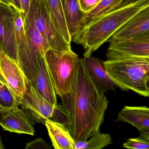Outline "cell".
<instances>
[{
	"label": "cell",
	"instance_id": "obj_26",
	"mask_svg": "<svg viewBox=\"0 0 149 149\" xmlns=\"http://www.w3.org/2000/svg\"><path fill=\"white\" fill-rule=\"evenodd\" d=\"M6 1L8 6L22 12L21 5L20 0H6Z\"/></svg>",
	"mask_w": 149,
	"mask_h": 149
},
{
	"label": "cell",
	"instance_id": "obj_32",
	"mask_svg": "<svg viewBox=\"0 0 149 149\" xmlns=\"http://www.w3.org/2000/svg\"><path fill=\"white\" fill-rule=\"evenodd\" d=\"M0 1H1V2H2L3 4H5V5H7V4H6V0H0Z\"/></svg>",
	"mask_w": 149,
	"mask_h": 149
},
{
	"label": "cell",
	"instance_id": "obj_23",
	"mask_svg": "<svg viewBox=\"0 0 149 149\" xmlns=\"http://www.w3.org/2000/svg\"><path fill=\"white\" fill-rule=\"evenodd\" d=\"M123 146L128 149H149V141L139 137L136 138L129 139Z\"/></svg>",
	"mask_w": 149,
	"mask_h": 149
},
{
	"label": "cell",
	"instance_id": "obj_33",
	"mask_svg": "<svg viewBox=\"0 0 149 149\" xmlns=\"http://www.w3.org/2000/svg\"><path fill=\"white\" fill-rule=\"evenodd\" d=\"M0 3H2V4H3V3H2V2H1V1H0Z\"/></svg>",
	"mask_w": 149,
	"mask_h": 149
},
{
	"label": "cell",
	"instance_id": "obj_24",
	"mask_svg": "<svg viewBox=\"0 0 149 149\" xmlns=\"http://www.w3.org/2000/svg\"><path fill=\"white\" fill-rule=\"evenodd\" d=\"M25 149H52V147L42 139L38 138L27 143L26 145Z\"/></svg>",
	"mask_w": 149,
	"mask_h": 149
},
{
	"label": "cell",
	"instance_id": "obj_1",
	"mask_svg": "<svg viewBox=\"0 0 149 149\" xmlns=\"http://www.w3.org/2000/svg\"><path fill=\"white\" fill-rule=\"evenodd\" d=\"M66 128L75 142L86 141L100 131L109 101L100 91L80 59L71 90L60 97Z\"/></svg>",
	"mask_w": 149,
	"mask_h": 149
},
{
	"label": "cell",
	"instance_id": "obj_17",
	"mask_svg": "<svg viewBox=\"0 0 149 149\" xmlns=\"http://www.w3.org/2000/svg\"><path fill=\"white\" fill-rule=\"evenodd\" d=\"M116 121L130 124L138 130L149 128V108L125 106L118 113Z\"/></svg>",
	"mask_w": 149,
	"mask_h": 149
},
{
	"label": "cell",
	"instance_id": "obj_25",
	"mask_svg": "<svg viewBox=\"0 0 149 149\" xmlns=\"http://www.w3.org/2000/svg\"><path fill=\"white\" fill-rule=\"evenodd\" d=\"M82 11L88 13L93 10L102 0H78Z\"/></svg>",
	"mask_w": 149,
	"mask_h": 149
},
{
	"label": "cell",
	"instance_id": "obj_12",
	"mask_svg": "<svg viewBox=\"0 0 149 149\" xmlns=\"http://www.w3.org/2000/svg\"><path fill=\"white\" fill-rule=\"evenodd\" d=\"M148 34L149 6L141 10L126 22L109 40H127Z\"/></svg>",
	"mask_w": 149,
	"mask_h": 149
},
{
	"label": "cell",
	"instance_id": "obj_5",
	"mask_svg": "<svg viewBox=\"0 0 149 149\" xmlns=\"http://www.w3.org/2000/svg\"><path fill=\"white\" fill-rule=\"evenodd\" d=\"M18 100V105L26 113L33 124L45 125L47 120H50L61 124L66 128L67 117L59 104L54 105L42 98L28 81L25 92Z\"/></svg>",
	"mask_w": 149,
	"mask_h": 149
},
{
	"label": "cell",
	"instance_id": "obj_11",
	"mask_svg": "<svg viewBox=\"0 0 149 149\" xmlns=\"http://www.w3.org/2000/svg\"><path fill=\"white\" fill-rule=\"evenodd\" d=\"M0 125L4 130L33 136L35 130L27 114L18 105L0 112Z\"/></svg>",
	"mask_w": 149,
	"mask_h": 149
},
{
	"label": "cell",
	"instance_id": "obj_3",
	"mask_svg": "<svg viewBox=\"0 0 149 149\" xmlns=\"http://www.w3.org/2000/svg\"><path fill=\"white\" fill-rule=\"evenodd\" d=\"M103 63L107 73L118 88L149 96V58L107 60Z\"/></svg>",
	"mask_w": 149,
	"mask_h": 149
},
{
	"label": "cell",
	"instance_id": "obj_10",
	"mask_svg": "<svg viewBox=\"0 0 149 149\" xmlns=\"http://www.w3.org/2000/svg\"><path fill=\"white\" fill-rule=\"evenodd\" d=\"M0 70L8 85L17 97H21L26 91L27 80L18 62L1 49Z\"/></svg>",
	"mask_w": 149,
	"mask_h": 149
},
{
	"label": "cell",
	"instance_id": "obj_21",
	"mask_svg": "<svg viewBox=\"0 0 149 149\" xmlns=\"http://www.w3.org/2000/svg\"><path fill=\"white\" fill-rule=\"evenodd\" d=\"M89 140L75 142L74 149H102L112 143L109 134L100 131L94 134Z\"/></svg>",
	"mask_w": 149,
	"mask_h": 149
},
{
	"label": "cell",
	"instance_id": "obj_29",
	"mask_svg": "<svg viewBox=\"0 0 149 149\" xmlns=\"http://www.w3.org/2000/svg\"><path fill=\"white\" fill-rule=\"evenodd\" d=\"M140 1H141V0H124L118 8L124 7L126 6L132 5V4L136 3V2H138Z\"/></svg>",
	"mask_w": 149,
	"mask_h": 149
},
{
	"label": "cell",
	"instance_id": "obj_2",
	"mask_svg": "<svg viewBox=\"0 0 149 149\" xmlns=\"http://www.w3.org/2000/svg\"><path fill=\"white\" fill-rule=\"evenodd\" d=\"M149 6V0H141L132 5L116 8L81 29L72 37L75 43L85 49L84 58L91 56L126 22Z\"/></svg>",
	"mask_w": 149,
	"mask_h": 149
},
{
	"label": "cell",
	"instance_id": "obj_6",
	"mask_svg": "<svg viewBox=\"0 0 149 149\" xmlns=\"http://www.w3.org/2000/svg\"><path fill=\"white\" fill-rule=\"evenodd\" d=\"M36 27L48 42L50 48L72 52L70 44L64 40L57 28L46 0H30Z\"/></svg>",
	"mask_w": 149,
	"mask_h": 149
},
{
	"label": "cell",
	"instance_id": "obj_31",
	"mask_svg": "<svg viewBox=\"0 0 149 149\" xmlns=\"http://www.w3.org/2000/svg\"><path fill=\"white\" fill-rule=\"evenodd\" d=\"M5 149V146L2 143V141H1V137L0 136V149Z\"/></svg>",
	"mask_w": 149,
	"mask_h": 149
},
{
	"label": "cell",
	"instance_id": "obj_13",
	"mask_svg": "<svg viewBox=\"0 0 149 149\" xmlns=\"http://www.w3.org/2000/svg\"><path fill=\"white\" fill-rule=\"evenodd\" d=\"M83 61L93 82L100 91L104 94L109 90L116 91L118 86L108 74L103 61L91 56L84 57Z\"/></svg>",
	"mask_w": 149,
	"mask_h": 149
},
{
	"label": "cell",
	"instance_id": "obj_18",
	"mask_svg": "<svg viewBox=\"0 0 149 149\" xmlns=\"http://www.w3.org/2000/svg\"><path fill=\"white\" fill-rule=\"evenodd\" d=\"M56 149H74L75 141L69 131L61 124L50 120L45 124Z\"/></svg>",
	"mask_w": 149,
	"mask_h": 149
},
{
	"label": "cell",
	"instance_id": "obj_19",
	"mask_svg": "<svg viewBox=\"0 0 149 149\" xmlns=\"http://www.w3.org/2000/svg\"><path fill=\"white\" fill-rule=\"evenodd\" d=\"M57 28L64 40L70 44L72 39L70 35L61 0H46Z\"/></svg>",
	"mask_w": 149,
	"mask_h": 149
},
{
	"label": "cell",
	"instance_id": "obj_4",
	"mask_svg": "<svg viewBox=\"0 0 149 149\" xmlns=\"http://www.w3.org/2000/svg\"><path fill=\"white\" fill-rule=\"evenodd\" d=\"M44 60L56 95L61 97L71 90L79 59L73 51L62 52L50 48Z\"/></svg>",
	"mask_w": 149,
	"mask_h": 149
},
{
	"label": "cell",
	"instance_id": "obj_7",
	"mask_svg": "<svg viewBox=\"0 0 149 149\" xmlns=\"http://www.w3.org/2000/svg\"><path fill=\"white\" fill-rule=\"evenodd\" d=\"M12 8L14 15V31L17 52V62L29 82L36 74L40 58L36 53L26 34L22 11ZM42 59V58H41Z\"/></svg>",
	"mask_w": 149,
	"mask_h": 149
},
{
	"label": "cell",
	"instance_id": "obj_9",
	"mask_svg": "<svg viewBox=\"0 0 149 149\" xmlns=\"http://www.w3.org/2000/svg\"><path fill=\"white\" fill-rule=\"evenodd\" d=\"M0 49L17 62L14 10L2 3H0Z\"/></svg>",
	"mask_w": 149,
	"mask_h": 149
},
{
	"label": "cell",
	"instance_id": "obj_30",
	"mask_svg": "<svg viewBox=\"0 0 149 149\" xmlns=\"http://www.w3.org/2000/svg\"><path fill=\"white\" fill-rule=\"evenodd\" d=\"M0 81H1L7 83L5 79H4V77H3V75H2V73H1V71L0 70Z\"/></svg>",
	"mask_w": 149,
	"mask_h": 149
},
{
	"label": "cell",
	"instance_id": "obj_22",
	"mask_svg": "<svg viewBox=\"0 0 149 149\" xmlns=\"http://www.w3.org/2000/svg\"><path fill=\"white\" fill-rule=\"evenodd\" d=\"M18 105V97L7 84L0 81V112Z\"/></svg>",
	"mask_w": 149,
	"mask_h": 149
},
{
	"label": "cell",
	"instance_id": "obj_8",
	"mask_svg": "<svg viewBox=\"0 0 149 149\" xmlns=\"http://www.w3.org/2000/svg\"><path fill=\"white\" fill-rule=\"evenodd\" d=\"M107 60L149 58V34L124 40H109Z\"/></svg>",
	"mask_w": 149,
	"mask_h": 149
},
{
	"label": "cell",
	"instance_id": "obj_20",
	"mask_svg": "<svg viewBox=\"0 0 149 149\" xmlns=\"http://www.w3.org/2000/svg\"><path fill=\"white\" fill-rule=\"evenodd\" d=\"M124 0H102L99 4L89 13H86L82 27H85L91 22L118 7Z\"/></svg>",
	"mask_w": 149,
	"mask_h": 149
},
{
	"label": "cell",
	"instance_id": "obj_28",
	"mask_svg": "<svg viewBox=\"0 0 149 149\" xmlns=\"http://www.w3.org/2000/svg\"><path fill=\"white\" fill-rule=\"evenodd\" d=\"M140 132V136L145 140L149 141V128H144L139 130Z\"/></svg>",
	"mask_w": 149,
	"mask_h": 149
},
{
	"label": "cell",
	"instance_id": "obj_14",
	"mask_svg": "<svg viewBox=\"0 0 149 149\" xmlns=\"http://www.w3.org/2000/svg\"><path fill=\"white\" fill-rule=\"evenodd\" d=\"M28 83L42 98L54 105L57 104L56 94L50 80L44 57L39 61L34 78Z\"/></svg>",
	"mask_w": 149,
	"mask_h": 149
},
{
	"label": "cell",
	"instance_id": "obj_27",
	"mask_svg": "<svg viewBox=\"0 0 149 149\" xmlns=\"http://www.w3.org/2000/svg\"><path fill=\"white\" fill-rule=\"evenodd\" d=\"M30 0H20L22 10L23 13L24 20L26 16L30 6ZM24 21V20H23Z\"/></svg>",
	"mask_w": 149,
	"mask_h": 149
},
{
	"label": "cell",
	"instance_id": "obj_15",
	"mask_svg": "<svg viewBox=\"0 0 149 149\" xmlns=\"http://www.w3.org/2000/svg\"><path fill=\"white\" fill-rule=\"evenodd\" d=\"M26 34L36 53L40 59L50 49L48 42L36 27L31 6L23 21Z\"/></svg>",
	"mask_w": 149,
	"mask_h": 149
},
{
	"label": "cell",
	"instance_id": "obj_16",
	"mask_svg": "<svg viewBox=\"0 0 149 149\" xmlns=\"http://www.w3.org/2000/svg\"><path fill=\"white\" fill-rule=\"evenodd\" d=\"M70 35L72 37L82 27L86 13L80 8L78 0H61Z\"/></svg>",
	"mask_w": 149,
	"mask_h": 149
}]
</instances>
